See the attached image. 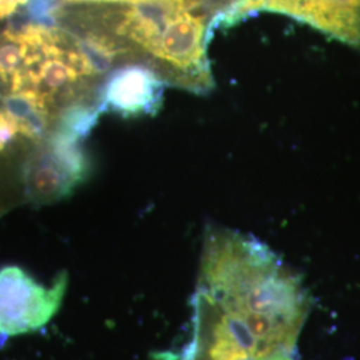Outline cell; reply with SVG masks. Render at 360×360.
Wrapping results in <instances>:
<instances>
[{
    "mask_svg": "<svg viewBox=\"0 0 360 360\" xmlns=\"http://www.w3.org/2000/svg\"><path fill=\"white\" fill-rule=\"evenodd\" d=\"M19 134V129L11 116L6 112L4 108H0V151L13 141Z\"/></svg>",
    "mask_w": 360,
    "mask_h": 360,
    "instance_id": "7",
    "label": "cell"
},
{
    "mask_svg": "<svg viewBox=\"0 0 360 360\" xmlns=\"http://www.w3.org/2000/svg\"><path fill=\"white\" fill-rule=\"evenodd\" d=\"M217 26H232L257 13V0H208Z\"/></svg>",
    "mask_w": 360,
    "mask_h": 360,
    "instance_id": "6",
    "label": "cell"
},
{
    "mask_svg": "<svg viewBox=\"0 0 360 360\" xmlns=\"http://www.w3.org/2000/svg\"><path fill=\"white\" fill-rule=\"evenodd\" d=\"M195 311L254 358L294 352L309 312L299 276L275 252L242 232L208 226Z\"/></svg>",
    "mask_w": 360,
    "mask_h": 360,
    "instance_id": "1",
    "label": "cell"
},
{
    "mask_svg": "<svg viewBox=\"0 0 360 360\" xmlns=\"http://www.w3.org/2000/svg\"><path fill=\"white\" fill-rule=\"evenodd\" d=\"M31 0H0V19L10 18L23 6H28Z\"/></svg>",
    "mask_w": 360,
    "mask_h": 360,
    "instance_id": "8",
    "label": "cell"
},
{
    "mask_svg": "<svg viewBox=\"0 0 360 360\" xmlns=\"http://www.w3.org/2000/svg\"><path fill=\"white\" fill-rule=\"evenodd\" d=\"M80 139L53 131L31 155L26 167L28 196L37 203H53L71 195L87 175Z\"/></svg>",
    "mask_w": 360,
    "mask_h": 360,
    "instance_id": "3",
    "label": "cell"
},
{
    "mask_svg": "<svg viewBox=\"0 0 360 360\" xmlns=\"http://www.w3.org/2000/svg\"><path fill=\"white\" fill-rule=\"evenodd\" d=\"M281 13L360 50V0H257V13Z\"/></svg>",
    "mask_w": 360,
    "mask_h": 360,
    "instance_id": "4",
    "label": "cell"
},
{
    "mask_svg": "<svg viewBox=\"0 0 360 360\" xmlns=\"http://www.w3.org/2000/svg\"><path fill=\"white\" fill-rule=\"evenodd\" d=\"M67 275L60 274L51 287L34 281L16 266L0 270V336H16L38 331L59 311Z\"/></svg>",
    "mask_w": 360,
    "mask_h": 360,
    "instance_id": "2",
    "label": "cell"
},
{
    "mask_svg": "<svg viewBox=\"0 0 360 360\" xmlns=\"http://www.w3.org/2000/svg\"><path fill=\"white\" fill-rule=\"evenodd\" d=\"M165 83L143 65H123L108 74L101 94V111L119 115L155 114L163 96Z\"/></svg>",
    "mask_w": 360,
    "mask_h": 360,
    "instance_id": "5",
    "label": "cell"
}]
</instances>
